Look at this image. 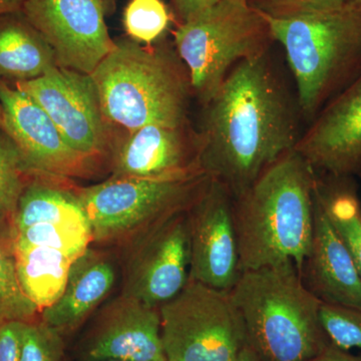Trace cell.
<instances>
[{
	"instance_id": "23",
	"label": "cell",
	"mask_w": 361,
	"mask_h": 361,
	"mask_svg": "<svg viewBox=\"0 0 361 361\" xmlns=\"http://www.w3.org/2000/svg\"><path fill=\"white\" fill-rule=\"evenodd\" d=\"M39 318V308L26 295L18 276L13 223L0 225V325Z\"/></svg>"
},
{
	"instance_id": "11",
	"label": "cell",
	"mask_w": 361,
	"mask_h": 361,
	"mask_svg": "<svg viewBox=\"0 0 361 361\" xmlns=\"http://www.w3.org/2000/svg\"><path fill=\"white\" fill-rule=\"evenodd\" d=\"M121 249L123 295L160 308L189 282L187 212L157 226Z\"/></svg>"
},
{
	"instance_id": "24",
	"label": "cell",
	"mask_w": 361,
	"mask_h": 361,
	"mask_svg": "<svg viewBox=\"0 0 361 361\" xmlns=\"http://www.w3.org/2000/svg\"><path fill=\"white\" fill-rule=\"evenodd\" d=\"M14 245L23 247H49L78 257L92 245L90 226L47 223L14 230Z\"/></svg>"
},
{
	"instance_id": "37",
	"label": "cell",
	"mask_w": 361,
	"mask_h": 361,
	"mask_svg": "<svg viewBox=\"0 0 361 361\" xmlns=\"http://www.w3.org/2000/svg\"><path fill=\"white\" fill-rule=\"evenodd\" d=\"M101 361H130V360H101Z\"/></svg>"
},
{
	"instance_id": "9",
	"label": "cell",
	"mask_w": 361,
	"mask_h": 361,
	"mask_svg": "<svg viewBox=\"0 0 361 361\" xmlns=\"http://www.w3.org/2000/svg\"><path fill=\"white\" fill-rule=\"evenodd\" d=\"M13 85L44 109L71 148L110 175L111 158L125 135L106 120L90 75L58 66Z\"/></svg>"
},
{
	"instance_id": "15",
	"label": "cell",
	"mask_w": 361,
	"mask_h": 361,
	"mask_svg": "<svg viewBox=\"0 0 361 361\" xmlns=\"http://www.w3.org/2000/svg\"><path fill=\"white\" fill-rule=\"evenodd\" d=\"M295 151L317 174L361 179V73L318 114Z\"/></svg>"
},
{
	"instance_id": "38",
	"label": "cell",
	"mask_w": 361,
	"mask_h": 361,
	"mask_svg": "<svg viewBox=\"0 0 361 361\" xmlns=\"http://www.w3.org/2000/svg\"><path fill=\"white\" fill-rule=\"evenodd\" d=\"M237 1L248 2V0H237Z\"/></svg>"
},
{
	"instance_id": "26",
	"label": "cell",
	"mask_w": 361,
	"mask_h": 361,
	"mask_svg": "<svg viewBox=\"0 0 361 361\" xmlns=\"http://www.w3.org/2000/svg\"><path fill=\"white\" fill-rule=\"evenodd\" d=\"M172 14L163 0H130L123 9L126 37L142 44L163 39Z\"/></svg>"
},
{
	"instance_id": "14",
	"label": "cell",
	"mask_w": 361,
	"mask_h": 361,
	"mask_svg": "<svg viewBox=\"0 0 361 361\" xmlns=\"http://www.w3.org/2000/svg\"><path fill=\"white\" fill-rule=\"evenodd\" d=\"M203 140L191 121L149 125L121 137L111 158L110 177L182 180L206 174Z\"/></svg>"
},
{
	"instance_id": "13",
	"label": "cell",
	"mask_w": 361,
	"mask_h": 361,
	"mask_svg": "<svg viewBox=\"0 0 361 361\" xmlns=\"http://www.w3.org/2000/svg\"><path fill=\"white\" fill-rule=\"evenodd\" d=\"M229 190L211 178L205 191L187 212L190 279L230 291L241 274Z\"/></svg>"
},
{
	"instance_id": "6",
	"label": "cell",
	"mask_w": 361,
	"mask_h": 361,
	"mask_svg": "<svg viewBox=\"0 0 361 361\" xmlns=\"http://www.w3.org/2000/svg\"><path fill=\"white\" fill-rule=\"evenodd\" d=\"M264 14L248 2L219 0L178 25L174 47L186 66L193 97L205 106L240 61L269 49L272 42Z\"/></svg>"
},
{
	"instance_id": "8",
	"label": "cell",
	"mask_w": 361,
	"mask_h": 361,
	"mask_svg": "<svg viewBox=\"0 0 361 361\" xmlns=\"http://www.w3.org/2000/svg\"><path fill=\"white\" fill-rule=\"evenodd\" d=\"M159 311L167 361H233L248 344L229 291L189 279Z\"/></svg>"
},
{
	"instance_id": "34",
	"label": "cell",
	"mask_w": 361,
	"mask_h": 361,
	"mask_svg": "<svg viewBox=\"0 0 361 361\" xmlns=\"http://www.w3.org/2000/svg\"><path fill=\"white\" fill-rule=\"evenodd\" d=\"M233 361H263L262 358L258 355V353L254 350L249 344H246L243 348L240 350L235 360Z\"/></svg>"
},
{
	"instance_id": "28",
	"label": "cell",
	"mask_w": 361,
	"mask_h": 361,
	"mask_svg": "<svg viewBox=\"0 0 361 361\" xmlns=\"http://www.w3.org/2000/svg\"><path fill=\"white\" fill-rule=\"evenodd\" d=\"M319 318L332 345L345 351L361 349V310L322 303Z\"/></svg>"
},
{
	"instance_id": "20",
	"label": "cell",
	"mask_w": 361,
	"mask_h": 361,
	"mask_svg": "<svg viewBox=\"0 0 361 361\" xmlns=\"http://www.w3.org/2000/svg\"><path fill=\"white\" fill-rule=\"evenodd\" d=\"M58 66L54 49L23 11L0 16V80L27 82Z\"/></svg>"
},
{
	"instance_id": "16",
	"label": "cell",
	"mask_w": 361,
	"mask_h": 361,
	"mask_svg": "<svg viewBox=\"0 0 361 361\" xmlns=\"http://www.w3.org/2000/svg\"><path fill=\"white\" fill-rule=\"evenodd\" d=\"M82 361H167L159 308L123 295L99 310L80 345Z\"/></svg>"
},
{
	"instance_id": "36",
	"label": "cell",
	"mask_w": 361,
	"mask_h": 361,
	"mask_svg": "<svg viewBox=\"0 0 361 361\" xmlns=\"http://www.w3.org/2000/svg\"><path fill=\"white\" fill-rule=\"evenodd\" d=\"M353 4L357 6V8L361 11V0H353Z\"/></svg>"
},
{
	"instance_id": "19",
	"label": "cell",
	"mask_w": 361,
	"mask_h": 361,
	"mask_svg": "<svg viewBox=\"0 0 361 361\" xmlns=\"http://www.w3.org/2000/svg\"><path fill=\"white\" fill-rule=\"evenodd\" d=\"M78 188L71 178L30 169L14 214L13 229L47 223L89 225Z\"/></svg>"
},
{
	"instance_id": "2",
	"label": "cell",
	"mask_w": 361,
	"mask_h": 361,
	"mask_svg": "<svg viewBox=\"0 0 361 361\" xmlns=\"http://www.w3.org/2000/svg\"><path fill=\"white\" fill-rule=\"evenodd\" d=\"M314 183V171L294 149L234 198L241 272L293 261L302 274L312 243Z\"/></svg>"
},
{
	"instance_id": "29",
	"label": "cell",
	"mask_w": 361,
	"mask_h": 361,
	"mask_svg": "<svg viewBox=\"0 0 361 361\" xmlns=\"http://www.w3.org/2000/svg\"><path fill=\"white\" fill-rule=\"evenodd\" d=\"M353 0H248L254 8L271 18H289L329 11L353 4Z\"/></svg>"
},
{
	"instance_id": "21",
	"label": "cell",
	"mask_w": 361,
	"mask_h": 361,
	"mask_svg": "<svg viewBox=\"0 0 361 361\" xmlns=\"http://www.w3.org/2000/svg\"><path fill=\"white\" fill-rule=\"evenodd\" d=\"M77 258L49 247H16V267L23 290L40 312L61 295Z\"/></svg>"
},
{
	"instance_id": "4",
	"label": "cell",
	"mask_w": 361,
	"mask_h": 361,
	"mask_svg": "<svg viewBox=\"0 0 361 361\" xmlns=\"http://www.w3.org/2000/svg\"><path fill=\"white\" fill-rule=\"evenodd\" d=\"M229 295L263 361H310L331 345L320 322L322 302L293 261L242 271Z\"/></svg>"
},
{
	"instance_id": "5",
	"label": "cell",
	"mask_w": 361,
	"mask_h": 361,
	"mask_svg": "<svg viewBox=\"0 0 361 361\" xmlns=\"http://www.w3.org/2000/svg\"><path fill=\"white\" fill-rule=\"evenodd\" d=\"M264 16L273 40L283 47L299 110L310 126L361 73V11L353 2L289 18Z\"/></svg>"
},
{
	"instance_id": "10",
	"label": "cell",
	"mask_w": 361,
	"mask_h": 361,
	"mask_svg": "<svg viewBox=\"0 0 361 361\" xmlns=\"http://www.w3.org/2000/svg\"><path fill=\"white\" fill-rule=\"evenodd\" d=\"M116 0H26L23 14L56 54L59 68L90 75L115 47L106 26Z\"/></svg>"
},
{
	"instance_id": "27",
	"label": "cell",
	"mask_w": 361,
	"mask_h": 361,
	"mask_svg": "<svg viewBox=\"0 0 361 361\" xmlns=\"http://www.w3.org/2000/svg\"><path fill=\"white\" fill-rule=\"evenodd\" d=\"M63 334L42 320L21 322L18 361H63Z\"/></svg>"
},
{
	"instance_id": "33",
	"label": "cell",
	"mask_w": 361,
	"mask_h": 361,
	"mask_svg": "<svg viewBox=\"0 0 361 361\" xmlns=\"http://www.w3.org/2000/svg\"><path fill=\"white\" fill-rule=\"evenodd\" d=\"M25 1L26 0H0V16L21 11Z\"/></svg>"
},
{
	"instance_id": "7",
	"label": "cell",
	"mask_w": 361,
	"mask_h": 361,
	"mask_svg": "<svg viewBox=\"0 0 361 361\" xmlns=\"http://www.w3.org/2000/svg\"><path fill=\"white\" fill-rule=\"evenodd\" d=\"M211 177L182 180L109 177L78 188V198L89 222L92 245L118 247L190 210L205 191Z\"/></svg>"
},
{
	"instance_id": "30",
	"label": "cell",
	"mask_w": 361,
	"mask_h": 361,
	"mask_svg": "<svg viewBox=\"0 0 361 361\" xmlns=\"http://www.w3.org/2000/svg\"><path fill=\"white\" fill-rule=\"evenodd\" d=\"M21 322L0 325V361H18Z\"/></svg>"
},
{
	"instance_id": "35",
	"label": "cell",
	"mask_w": 361,
	"mask_h": 361,
	"mask_svg": "<svg viewBox=\"0 0 361 361\" xmlns=\"http://www.w3.org/2000/svg\"><path fill=\"white\" fill-rule=\"evenodd\" d=\"M4 110H2L1 104H0V129L4 128Z\"/></svg>"
},
{
	"instance_id": "17",
	"label": "cell",
	"mask_w": 361,
	"mask_h": 361,
	"mask_svg": "<svg viewBox=\"0 0 361 361\" xmlns=\"http://www.w3.org/2000/svg\"><path fill=\"white\" fill-rule=\"evenodd\" d=\"M313 218L312 243L301 274L304 283L322 303L361 310L360 273L314 190Z\"/></svg>"
},
{
	"instance_id": "18",
	"label": "cell",
	"mask_w": 361,
	"mask_h": 361,
	"mask_svg": "<svg viewBox=\"0 0 361 361\" xmlns=\"http://www.w3.org/2000/svg\"><path fill=\"white\" fill-rule=\"evenodd\" d=\"M116 280L111 254L90 245L75 259L63 293L40 312V320L63 336L75 331L110 295Z\"/></svg>"
},
{
	"instance_id": "32",
	"label": "cell",
	"mask_w": 361,
	"mask_h": 361,
	"mask_svg": "<svg viewBox=\"0 0 361 361\" xmlns=\"http://www.w3.org/2000/svg\"><path fill=\"white\" fill-rule=\"evenodd\" d=\"M310 361H361L360 356L349 355L345 350L330 345L324 351Z\"/></svg>"
},
{
	"instance_id": "3",
	"label": "cell",
	"mask_w": 361,
	"mask_h": 361,
	"mask_svg": "<svg viewBox=\"0 0 361 361\" xmlns=\"http://www.w3.org/2000/svg\"><path fill=\"white\" fill-rule=\"evenodd\" d=\"M90 77L106 120L123 135L145 126L190 122L189 73L167 40L142 44L116 39Z\"/></svg>"
},
{
	"instance_id": "31",
	"label": "cell",
	"mask_w": 361,
	"mask_h": 361,
	"mask_svg": "<svg viewBox=\"0 0 361 361\" xmlns=\"http://www.w3.org/2000/svg\"><path fill=\"white\" fill-rule=\"evenodd\" d=\"M219 0H172L173 9L180 23H186Z\"/></svg>"
},
{
	"instance_id": "25",
	"label": "cell",
	"mask_w": 361,
	"mask_h": 361,
	"mask_svg": "<svg viewBox=\"0 0 361 361\" xmlns=\"http://www.w3.org/2000/svg\"><path fill=\"white\" fill-rule=\"evenodd\" d=\"M28 171L20 149L0 129V225L13 223Z\"/></svg>"
},
{
	"instance_id": "22",
	"label": "cell",
	"mask_w": 361,
	"mask_h": 361,
	"mask_svg": "<svg viewBox=\"0 0 361 361\" xmlns=\"http://www.w3.org/2000/svg\"><path fill=\"white\" fill-rule=\"evenodd\" d=\"M314 191L361 277V207L355 179L315 173Z\"/></svg>"
},
{
	"instance_id": "12",
	"label": "cell",
	"mask_w": 361,
	"mask_h": 361,
	"mask_svg": "<svg viewBox=\"0 0 361 361\" xmlns=\"http://www.w3.org/2000/svg\"><path fill=\"white\" fill-rule=\"evenodd\" d=\"M0 104L4 116L2 130L20 149L30 170L71 179L106 176L71 148L44 109L16 85L0 80Z\"/></svg>"
},
{
	"instance_id": "1",
	"label": "cell",
	"mask_w": 361,
	"mask_h": 361,
	"mask_svg": "<svg viewBox=\"0 0 361 361\" xmlns=\"http://www.w3.org/2000/svg\"><path fill=\"white\" fill-rule=\"evenodd\" d=\"M202 168L233 198L295 149L302 120L269 52L237 63L202 106Z\"/></svg>"
}]
</instances>
